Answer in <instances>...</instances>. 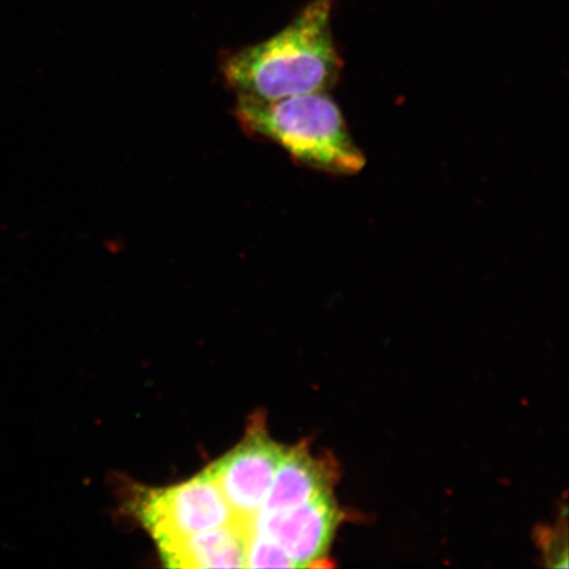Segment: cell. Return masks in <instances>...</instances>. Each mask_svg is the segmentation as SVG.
I'll return each mask as SVG.
<instances>
[{
    "instance_id": "obj_7",
    "label": "cell",
    "mask_w": 569,
    "mask_h": 569,
    "mask_svg": "<svg viewBox=\"0 0 569 569\" xmlns=\"http://www.w3.org/2000/svg\"><path fill=\"white\" fill-rule=\"evenodd\" d=\"M336 472L329 462L317 460L308 445L287 447L260 513H274L301 507L332 492Z\"/></svg>"
},
{
    "instance_id": "obj_8",
    "label": "cell",
    "mask_w": 569,
    "mask_h": 569,
    "mask_svg": "<svg viewBox=\"0 0 569 569\" xmlns=\"http://www.w3.org/2000/svg\"><path fill=\"white\" fill-rule=\"evenodd\" d=\"M247 568H295L288 553L266 533L251 528L247 549Z\"/></svg>"
},
{
    "instance_id": "obj_1",
    "label": "cell",
    "mask_w": 569,
    "mask_h": 569,
    "mask_svg": "<svg viewBox=\"0 0 569 569\" xmlns=\"http://www.w3.org/2000/svg\"><path fill=\"white\" fill-rule=\"evenodd\" d=\"M333 4L311 0L272 38L227 56L223 78L238 99L279 101L336 88L345 62L333 39Z\"/></svg>"
},
{
    "instance_id": "obj_3",
    "label": "cell",
    "mask_w": 569,
    "mask_h": 569,
    "mask_svg": "<svg viewBox=\"0 0 569 569\" xmlns=\"http://www.w3.org/2000/svg\"><path fill=\"white\" fill-rule=\"evenodd\" d=\"M134 508L158 543L216 529L237 519L208 469L180 486L146 489L138 496Z\"/></svg>"
},
{
    "instance_id": "obj_4",
    "label": "cell",
    "mask_w": 569,
    "mask_h": 569,
    "mask_svg": "<svg viewBox=\"0 0 569 569\" xmlns=\"http://www.w3.org/2000/svg\"><path fill=\"white\" fill-rule=\"evenodd\" d=\"M284 451L287 447L270 439L259 423L243 442L208 468L241 521L252 522L260 513Z\"/></svg>"
},
{
    "instance_id": "obj_6",
    "label": "cell",
    "mask_w": 569,
    "mask_h": 569,
    "mask_svg": "<svg viewBox=\"0 0 569 569\" xmlns=\"http://www.w3.org/2000/svg\"><path fill=\"white\" fill-rule=\"evenodd\" d=\"M252 522L234 521L219 528L158 543L172 568H246Z\"/></svg>"
},
{
    "instance_id": "obj_2",
    "label": "cell",
    "mask_w": 569,
    "mask_h": 569,
    "mask_svg": "<svg viewBox=\"0 0 569 569\" xmlns=\"http://www.w3.org/2000/svg\"><path fill=\"white\" fill-rule=\"evenodd\" d=\"M233 113L246 132L274 142L317 172L355 176L367 166L330 91L269 102L238 99Z\"/></svg>"
},
{
    "instance_id": "obj_5",
    "label": "cell",
    "mask_w": 569,
    "mask_h": 569,
    "mask_svg": "<svg viewBox=\"0 0 569 569\" xmlns=\"http://www.w3.org/2000/svg\"><path fill=\"white\" fill-rule=\"evenodd\" d=\"M341 519L343 513L330 492L295 509L259 513L252 528L279 543L295 568H305L326 560Z\"/></svg>"
}]
</instances>
